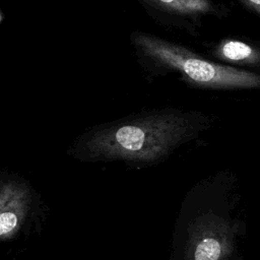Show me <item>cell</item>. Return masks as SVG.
<instances>
[{
	"label": "cell",
	"mask_w": 260,
	"mask_h": 260,
	"mask_svg": "<svg viewBox=\"0 0 260 260\" xmlns=\"http://www.w3.org/2000/svg\"><path fill=\"white\" fill-rule=\"evenodd\" d=\"M197 113L162 110L141 113L93 127L77 143L93 157L156 158L204 127Z\"/></svg>",
	"instance_id": "1"
},
{
	"label": "cell",
	"mask_w": 260,
	"mask_h": 260,
	"mask_svg": "<svg viewBox=\"0 0 260 260\" xmlns=\"http://www.w3.org/2000/svg\"><path fill=\"white\" fill-rule=\"evenodd\" d=\"M131 42L140 62L157 72H177L189 83L216 89L260 88V74L206 60L156 36L135 31Z\"/></svg>",
	"instance_id": "2"
},
{
	"label": "cell",
	"mask_w": 260,
	"mask_h": 260,
	"mask_svg": "<svg viewBox=\"0 0 260 260\" xmlns=\"http://www.w3.org/2000/svg\"><path fill=\"white\" fill-rule=\"evenodd\" d=\"M155 16L172 24L185 25L214 13L216 8L210 0H139Z\"/></svg>",
	"instance_id": "3"
},
{
	"label": "cell",
	"mask_w": 260,
	"mask_h": 260,
	"mask_svg": "<svg viewBox=\"0 0 260 260\" xmlns=\"http://www.w3.org/2000/svg\"><path fill=\"white\" fill-rule=\"evenodd\" d=\"M214 55L225 62L260 66V50L238 40H223L215 47Z\"/></svg>",
	"instance_id": "4"
},
{
	"label": "cell",
	"mask_w": 260,
	"mask_h": 260,
	"mask_svg": "<svg viewBox=\"0 0 260 260\" xmlns=\"http://www.w3.org/2000/svg\"><path fill=\"white\" fill-rule=\"evenodd\" d=\"M221 253V247L214 238L203 239L196 247L194 260H218Z\"/></svg>",
	"instance_id": "5"
},
{
	"label": "cell",
	"mask_w": 260,
	"mask_h": 260,
	"mask_svg": "<svg viewBox=\"0 0 260 260\" xmlns=\"http://www.w3.org/2000/svg\"><path fill=\"white\" fill-rule=\"evenodd\" d=\"M17 224V217L12 212L0 213V236L11 232Z\"/></svg>",
	"instance_id": "6"
},
{
	"label": "cell",
	"mask_w": 260,
	"mask_h": 260,
	"mask_svg": "<svg viewBox=\"0 0 260 260\" xmlns=\"http://www.w3.org/2000/svg\"><path fill=\"white\" fill-rule=\"evenodd\" d=\"M242 4L255 12L260 17V0H240Z\"/></svg>",
	"instance_id": "7"
},
{
	"label": "cell",
	"mask_w": 260,
	"mask_h": 260,
	"mask_svg": "<svg viewBox=\"0 0 260 260\" xmlns=\"http://www.w3.org/2000/svg\"><path fill=\"white\" fill-rule=\"evenodd\" d=\"M1 20H2V15H1V13H0V22H1Z\"/></svg>",
	"instance_id": "8"
}]
</instances>
